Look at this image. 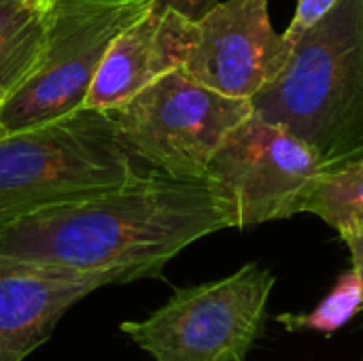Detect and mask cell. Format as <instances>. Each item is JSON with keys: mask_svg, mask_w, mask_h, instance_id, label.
<instances>
[{"mask_svg": "<svg viewBox=\"0 0 363 361\" xmlns=\"http://www.w3.org/2000/svg\"><path fill=\"white\" fill-rule=\"evenodd\" d=\"M230 228H238L236 204L217 181L157 170L4 226L0 253L117 272L132 283L160 279L183 249Z\"/></svg>", "mask_w": 363, "mask_h": 361, "instance_id": "1", "label": "cell"}, {"mask_svg": "<svg viewBox=\"0 0 363 361\" xmlns=\"http://www.w3.org/2000/svg\"><path fill=\"white\" fill-rule=\"evenodd\" d=\"M253 113L315 147L330 172L363 157V0H338L294 45Z\"/></svg>", "mask_w": 363, "mask_h": 361, "instance_id": "2", "label": "cell"}, {"mask_svg": "<svg viewBox=\"0 0 363 361\" xmlns=\"http://www.w3.org/2000/svg\"><path fill=\"white\" fill-rule=\"evenodd\" d=\"M132 155L104 111L79 109L0 136V230L26 215L136 179Z\"/></svg>", "mask_w": 363, "mask_h": 361, "instance_id": "3", "label": "cell"}, {"mask_svg": "<svg viewBox=\"0 0 363 361\" xmlns=\"http://www.w3.org/2000/svg\"><path fill=\"white\" fill-rule=\"evenodd\" d=\"M151 4L153 0H53L40 53L4 100L2 134L83 109L111 43L149 13Z\"/></svg>", "mask_w": 363, "mask_h": 361, "instance_id": "4", "label": "cell"}, {"mask_svg": "<svg viewBox=\"0 0 363 361\" xmlns=\"http://www.w3.org/2000/svg\"><path fill=\"white\" fill-rule=\"evenodd\" d=\"M277 277L262 264L183 287L143 321L121 332L155 361H247L266 326Z\"/></svg>", "mask_w": 363, "mask_h": 361, "instance_id": "5", "label": "cell"}, {"mask_svg": "<svg viewBox=\"0 0 363 361\" xmlns=\"http://www.w3.org/2000/svg\"><path fill=\"white\" fill-rule=\"evenodd\" d=\"M251 115V100L219 94L181 68L108 111L125 151L177 179H206L225 136Z\"/></svg>", "mask_w": 363, "mask_h": 361, "instance_id": "6", "label": "cell"}, {"mask_svg": "<svg viewBox=\"0 0 363 361\" xmlns=\"http://www.w3.org/2000/svg\"><path fill=\"white\" fill-rule=\"evenodd\" d=\"M328 172L315 147L253 113L225 136L206 177L232 196L238 230H249L300 215L304 200Z\"/></svg>", "mask_w": 363, "mask_h": 361, "instance_id": "7", "label": "cell"}, {"mask_svg": "<svg viewBox=\"0 0 363 361\" xmlns=\"http://www.w3.org/2000/svg\"><path fill=\"white\" fill-rule=\"evenodd\" d=\"M291 49L272 28L268 0H228L196 21L181 70L219 94L251 100L283 72Z\"/></svg>", "mask_w": 363, "mask_h": 361, "instance_id": "8", "label": "cell"}, {"mask_svg": "<svg viewBox=\"0 0 363 361\" xmlns=\"http://www.w3.org/2000/svg\"><path fill=\"white\" fill-rule=\"evenodd\" d=\"M106 285H123V279L0 253V361L26 360L77 302Z\"/></svg>", "mask_w": 363, "mask_h": 361, "instance_id": "9", "label": "cell"}, {"mask_svg": "<svg viewBox=\"0 0 363 361\" xmlns=\"http://www.w3.org/2000/svg\"><path fill=\"white\" fill-rule=\"evenodd\" d=\"M194 34L196 21L172 9H149L111 43L83 109L108 113L160 77L183 68Z\"/></svg>", "mask_w": 363, "mask_h": 361, "instance_id": "10", "label": "cell"}, {"mask_svg": "<svg viewBox=\"0 0 363 361\" xmlns=\"http://www.w3.org/2000/svg\"><path fill=\"white\" fill-rule=\"evenodd\" d=\"M47 9L30 0H0V87L13 91L32 70L45 38Z\"/></svg>", "mask_w": 363, "mask_h": 361, "instance_id": "11", "label": "cell"}, {"mask_svg": "<svg viewBox=\"0 0 363 361\" xmlns=\"http://www.w3.org/2000/svg\"><path fill=\"white\" fill-rule=\"evenodd\" d=\"M302 213L317 215L340 236L363 223V157L340 170L323 174L308 198Z\"/></svg>", "mask_w": 363, "mask_h": 361, "instance_id": "12", "label": "cell"}, {"mask_svg": "<svg viewBox=\"0 0 363 361\" xmlns=\"http://www.w3.org/2000/svg\"><path fill=\"white\" fill-rule=\"evenodd\" d=\"M362 309V281H359V274L355 272V268H351L345 274H340L334 289L323 298V302L315 311L302 313V315H281V317H277V321L289 332L313 330V332L330 336L336 330H340L345 323H349Z\"/></svg>", "mask_w": 363, "mask_h": 361, "instance_id": "13", "label": "cell"}, {"mask_svg": "<svg viewBox=\"0 0 363 361\" xmlns=\"http://www.w3.org/2000/svg\"><path fill=\"white\" fill-rule=\"evenodd\" d=\"M338 0H298V6H296V13L287 26V30L283 32L285 40L294 47L296 40L308 30L313 28L325 13H330L334 9Z\"/></svg>", "mask_w": 363, "mask_h": 361, "instance_id": "14", "label": "cell"}, {"mask_svg": "<svg viewBox=\"0 0 363 361\" xmlns=\"http://www.w3.org/2000/svg\"><path fill=\"white\" fill-rule=\"evenodd\" d=\"M221 0H153L151 11H166L172 9L191 21H200L208 11H213Z\"/></svg>", "mask_w": 363, "mask_h": 361, "instance_id": "15", "label": "cell"}, {"mask_svg": "<svg viewBox=\"0 0 363 361\" xmlns=\"http://www.w3.org/2000/svg\"><path fill=\"white\" fill-rule=\"evenodd\" d=\"M340 238L345 240V245H347L349 251H351V262H353L355 272L359 274V281H362L363 287V223L362 226H357L355 230L342 234Z\"/></svg>", "mask_w": 363, "mask_h": 361, "instance_id": "16", "label": "cell"}, {"mask_svg": "<svg viewBox=\"0 0 363 361\" xmlns=\"http://www.w3.org/2000/svg\"><path fill=\"white\" fill-rule=\"evenodd\" d=\"M6 96H9V91L0 87V115H2V106H4V100H6ZM0 136H2V126H0Z\"/></svg>", "mask_w": 363, "mask_h": 361, "instance_id": "17", "label": "cell"}, {"mask_svg": "<svg viewBox=\"0 0 363 361\" xmlns=\"http://www.w3.org/2000/svg\"><path fill=\"white\" fill-rule=\"evenodd\" d=\"M30 2H34V4L40 6V9H49V6L53 4V0H30Z\"/></svg>", "mask_w": 363, "mask_h": 361, "instance_id": "18", "label": "cell"}]
</instances>
